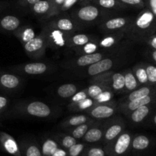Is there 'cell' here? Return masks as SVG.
<instances>
[{"mask_svg":"<svg viewBox=\"0 0 156 156\" xmlns=\"http://www.w3.org/2000/svg\"><path fill=\"white\" fill-rule=\"evenodd\" d=\"M129 31L133 37L145 41L156 31V16L152 11L145 9L130 24Z\"/></svg>","mask_w":156,"mask_h":156,"instance_id":"6da1fadb","label":"cell"},{"mask_svg":"<svg viewBox=\"0 0 156 156\" xmlns=\"http://www.w3.org/2000/svg\"><path fill=\"white\" fill-rule=\"evenodd\" d=\"M133 135L129 132L123 131L110 144L104 146L108 156H122L131 149Z\"/></svg>","mask_w":156,"mask_h":156,"instance_id":"7a4b0ae2","label":"cell"},{"mask_svg":"<svg viewBox=\"0 0 156 156\" xmlns=\"http://www.w3.org/2000/svg\"><path fill=\"white\" fill-rule=\"evenodd\" d=\"M94 82H98L109 88L113 92H123L124 91L125 79L123 73H105L96 76Z\"/></svg>","mask_w":156,"mask_h":156,"instance_id":"3957f363","label":"cell"},{"mask_svg":"<svg viewBox=\"0 0 156 156\" xmlns=\"http://www.w3.org/2000/svg\"><path fill=\"white\" fill-rule=\"evenodd\" d=\"M117 110V108L114 101H111L104 104H95L91 108L86 110V113L91 118L103 120L114 116Z\"/></svg>","mask_w":156,"mask_h":156,"instance_id":"277c9868","label":"cell"},{"mask_svg":"<svg viewBox=\"0 0 156 156\" xmlns=\"http://www.w3.org/2000/svg\"><path fill=\"white\" fill-rule=\"evenodd\" d=\"M47 46V42L45 35L41 34L25 43L24 44V48L28 55L33 56H41L44 53Z\"/></svg>","mask_w":156,"mask_h":156,"instance_id":"5b68a950","label":"cell"},{"mask_svg":"<svg viewBox=\"0 0 156 156\" xmlns=\"http://www.w3.org/2000/svg\"><path fill=\"white\" fill-rule=\"evenodd\" d=\"M156 102V91L149 94V95L145 96L141 98L136 99V100L132 101L126 102V103L120 104L118 106V109L121 111L123 114L128 115L131 111H134L140 107L144 106V105H151Z\"/></svg>","mask_w":156,"mask_h":156,"instance_id":"8992f818","label":"cell"},{"mask_svg":"<svg viewBox=\"0 0 156 156\" xmlns=\"http://www.w3.org/2000/svg\"><path fill=\"white\" fill-rule=\"evenodd\" d=\"M24 111L28 116L37 118H46L52 114V109L42 101H32L26 105Z\"/></svg>","mask_w":156,"mask_h":156,"instance_id":"52a82bcc","label":"cell"},{"mask_svg":"<svg viewBox=\"0 0 156 156\" xmlns=\"http://www.w3.org/2000/svg\"><path fill=\"white\" fill-rule=\"evenodd\" d=\"M45 35L47 44H51L53 47H63L68 45V38L65 32L59 30L56 27L47 29V33Z\"/></svg>","mask_w":156,"mask_h":156,"instance_id":"ba28073f","label":"cell"},{"mask_svg":"<svg viewBox=\"0 0 156 156\" xmlns=\"http://www.w3.org/2000/svg\"><path fill=\"white\" fill-rule=\"evenodd\" d=\"M76 18L84 22H91L97 19L100 15L98 8L92 5L81 6L75 12Z\"/></svg>","mask_w":156,"mask_h":156,"instance_id":"9c48e42d","label":"cell"},{"mask_svg":"<svg viewBox=\"0 0 156 156\" xmlns=\"http://www.w3.org/2000/svg\"><path fill=\"white\" fill-rule=\"evenodd\" d=\"M124 129L125 123L121 121V120H117L109 124V126L105 129V133L102 140L104 146L110 144L111 142L114 141L119 135H120L124 131Z\"/></svg>","mask_w":156,"mask_h":156,"instance_id":"30bf717a","label":"cell"},{"mask_svg":"<svg viewBox=\"0 0 156 156\" xmlns=\"http://www.w3.org/2000/svg\"><path fill=\"white\" fill-rule=\"evenodd\" d=\"M114 61L111 58H104L98 62L88 66L87 74L90 76H97L107 73L114 67Z\"/></svg>","mask_w":156,"mask_h":156,"instance_id":"8fae6325","label":"cell"},{"mask_svg":"<svg viewBox=\"0 0 156 156\" xmlns=\"http://www.w3.org/2000/svg\"><path fill=\"white\" fill-rule=\"evenodd\" d=\"M0 143L7 153L13 156H21L19 145L15 139L4 132H0Z\"/></svg>","mask_w":156,"mask_h":156,"instance_id":"7c38bea8","label":"cell"},{"mask_svg":"<svg viewBox=\"0 0 156 156\" xmlns=\"http://www.w3.org/2000/svg\"><path fill=\"white\" fill-rule=\"evenodd\" d=\"M156 91V85H143L141 88H136L134 91L129 93L127 96L123 98L120 101V104L126 103V102L132 101L136 100V99L141 98L145 96L149 95L152 93Z\"/></svg>","mask_w":156,"mask_h":156,"instance_id":"4fadbf2b","label":"cell"},{"mask_svg":"<svg viewBox=\"0 0 156 156\" xmlns=\"http://www.w3.org/2000/svg\"><path fill=\"white\" fill-rule=\"evenodd\" d=\"M21 79L15 75L0 72V88L7 91L15 90L21 85Z\"/></svg>","mask_w":156,"mask_h":156,"instance_id":"5bb4252c","label":"cell"},{"mask_svg":"<svg viewBox=\"0 0 156 156\" xmlns=\"http://www.w3.org/2000/svg\"><path fill=\"white\" fill-rule=\"evenodd\" d=\"M105 127L101 126H92L88 129L82 138V142L85 144H94L102 141L105 133Z\"/></svg>","mask_w":156,"mask_h":156,"instance_id":"9a60e30c","label":"cell"},{"mask_svg":"<svg viewBox=\"0 0 156 156\" xmlns=\"http://www.w3.org/2000/svg\"><path fill=\"white\" fill-rule=\"evenodd\" d=\"M105 54L96 52L94 53H89V54H82L79 57L76 58L74 62L75 66L76 67H86L98 62L101 59L105 58Z\"/></svg>","mask_w":156,"mask_h":156,"instance_id":"2e32d148","label":"cell"},{"mask_svg":"<svg viewBox=\"0 0 156 156\" xmlns=\"http://www.w3.org/2000/svg\"><path fill=\"white\" fill-rule=\"evenodd\" d=\"M152 108H153V104L144 105V106L136 108L128 114L129 120L132 123H135V124L142 123L149 115Z\"/></svg>","mask_w":156,"mask_h":156,"instance_id":"e0dca14e","label":"cell"},{"mask_svg":"<svg viewBox=\"0 0 156 156\" xmlns=\"http://www.w3.org/2000/svg\"><path fill=\"white\" fill-rule=\"evenodd\" d=\"M48 69V66L44 62H30L18 67V71L27 75H41Z\"/></svg>","mask_w":156,"mask_h":156,"instance_id":"ac0fdd59","label":"cell"},{"mask_svg":"<svg viewBox=\"0 0 156 156\" xmlns=\"http://www.w3.org/2000/svg\"><path fill=\"white\" fill-rule=\"evenodd\" d=\"M21 24V21L15 15H7L0 18V29L5 31H16Z\"/></svg>","mask_w":156,"mask_h":156,"instance_id":"d6986e66","label":"cell"},{"mask_svg":"<svg viewBox=\"0 0 156 156\" xmlns=\"http://www.w3.org/2000/svg\"><path fill=\"white\" fill-rule=\"evenodd\" d=\"M19 147L21 156H43L41 147L35 142H24Z\"/></svg>","mask_w":156,"mask_h":156,"instance_id":"ffe728a7","label":"cell"},{"mask_svg":"<svg viewBox=\"0 0 156 156\" xmlns=\"http://www.w3.org/2000/svg\"><path fill=\"white\" fill-rule=\"evenodd\" d=\"M151 140L145 135H137L133 137L131 143V149L136 152L146 150L150 146Z\"/></svg>","mask_w":156,"mask_h":156,"instance_id":"44dd1931","label":"cell"},{"mask_svg":"<svg viewBox=\"0 0 156 156\" xmlns=\"http://www.w3.org/2000/svg\"><path fill=\"white\" fill-rule=\"evenodd\" d=\"M130 24L129 18H124V17H117L107 20L105 22V27L109 30H119L125 27L127 24Z\"/></svg>","mask_w":156,"mask_h":156,"instance_id":"7402d4cb","label":"cell"},{"mask_svg":"<svg viewBox=\"0 0 156 156\" xmlns=\"http://www.w3.org/2000/svg\"><path fill=\"white\" fill-rule=\"evenodd\" d=\"M59 147H60V146L55 139L48 137L43 140L41 150L43 156H52Z\"/></svg>","mask_w":156,"mask_h":156,"instance_id":"603a6c76","label":"cell"},{"mask_svg":"<svg viewBox=\"0 0 156 156\" xmlns=\"http://www.w3.org/2000/svg\"><path fill=\"white\" fill-rule=\"evenodd\" d=\"M92 119L88 116L85 115V114H79V115L73 116V117H69L68 120L64 121L62 123V126L64 128H67V129H71V128L88 123Z\"/></svg>","mask_w":156,"mask_h":156,"instance_id":"cb8c5ba5","label":"cell"},{"mask_svg":"<svg viewBox=\"0 0 156 156\" xmlns=\"http://www.w3.org/2000/svg\"><path fill=\"white\" fill-rule=\"evenodd\" d=\"M125 79V87L123 92H131L140 86L136 78L134 76L133 70L128 69L123 72Z\"/></svg>","mask_w":156,"mask_h":156,"instance_id":"d4e9b609","label":"cell"},{"mask_svg":"<svg viewBox=\"0 0 156 156\" xmlns=\"http://www.w3.org/2000/svg\"><path fill=\"white\" fill-rule=\"evenodd\" d=\"M34 13L38 15L50 16L51 12V4L50 0H41L31 6Z\"/></svg>","mask_w":156,"mask_h":156,"instance_id":"484cf974","label":"cell"},{"mask_svg":"<svg viewBox=\"0 0 156 156\" xmlns=\"http://www.w3.org/2000/svg\"><path fill=\"white\" fill-rule=\"evenodd\" d=\"M15 34L23 44L28 42L36 37L34 30L30 26H24L18 29Z\"/></svg>","mask_w":156,"mask_h":156,"instance_id":"4316f807","label":"cell"},{"mask_svg":"<svg viewBox=\"0 0 156 156\" xmlns=\"http://www.w3.org/2000/svg\"><path fill=\"white\" fill-rule=\"evenodd\" d=\"M78 91V88L76 85L72 83L63 84L60 85L56 90L58 96L62 98H70Z\"/></svg>","mask_w":156,"mask_h":156,"instance_id":"83f0119b","label":"cell"},{"mask_svg":"<svg viewBox=\"0 0 156 156\" xmlns=\"http://www.w3.org/2000/svg\"><path fill=\"white\" fill-rule=\"evenodd\" d=\"M133 73L134 76L136 78L137 81L139 82V85H142V86L149 85L144 63L140 64V65L134 66L133 68Z\"/></svg>","mask_w":156,"mask_h":156,"instance_id":"f1b7e54d","label":"cell"},{"mask_svg":"<svg viewBox=\"0 0 156 156\" xmlns=\"http://www.w3.org/2000/svg\"><path fill=\"white\" fill-rule=\"evenodd\" d=\"M91 41V37L84 34H77L68 38V45H72L73 47H82L88 42Z\"/></svg>","mask_w":156,"mask_h":156,"instance_id":"f546056e","label":"cell"},{"mask_svg":"<svg viewBox=\"0 0 156 156\" xmlns=\"http://www.w3.org/2000/svg\"><path fill=\"white\" fill-rule=\"evenodd\" d=\"M93 121L88 122V123H83V124L79 125L77 126H75V127L71 128L69 130V133L71 136H73L74 138H76V140H81V139L83 138V136H85V134L86 133V132L88 131V129H89L91 126V125L93 124Z\"/></svg>","mask_w":156,"mask_h":156,"instance_id":"4dcf8cb0","label":"cell"},{"mask_svg":"<svg viewBox=\"0 0 156 156\" xmlns=\"http://www.w3.org/2000/svg\"><path fill=\"white\" fill-rule=\"evenodd\" d=\"M54 26L65 33L73 31L75 29V23L68 18H58L54 22Z\"/></svg>","mask_w":156,"mask_h":156,"instance_id":"1f68e13d","label":"cell"},{"mask_svg":"<svg viewBox=\"0 0 156 156\" xmlns=\"http://www.w3.org/2000/svg\"><path fill=\"white\" fill-rule=\"evenodd\" d=\"M123 34H111L104 37L101 40H100L98 43V46L103 48H111L114 47L121 38Z\"/></svg>","mask_w":156,"mask_h":156,"instance_id":"d6a6232c","label":"cell"},{"mask_svg":"<svg viewBox=\"0 0 156 156\" xmlns=\"http://www.w3.org/2000/svg\"><path fill=\"white\" fill-rule=\"evenodd\" d=\"M55 140L58 142L59 146L66 150H68L71 146L77 143V140L70 134L69 135L59 136L55 137Z\"/></svg>","mask_w":156,"mask_h":156,"instance_id":"836d02e7","label":"cell"},{"mask_svg":"<svg viewBox=\"0 0 156 156\" xmlns=\"http://www.w3.org/2000/svg\"><path fill=\"white\" fill-rule=\"evenodd\" d=\"M107 88H108L105 85H102V84L98 83V82H94V84L88 86L85 90H86L88 97L91 98H92L94 100V98H96L101 93L103 92Z\"/></svg>","mask_w":156,"mask_h":156,"instance_id":"e575fe53","label":"cell"},{"mask_svg":"<svg viewBox=\"0 0 156 156\" xmlns=\"http://www.w3.org/2000/svg\"><path fill=\"white\" fill-rule=\"evenodd\" d=\"M95 104H96L95 101H94L92 98L88 97L85 99H84V100L78 102V103L69 107V108L71 110H73V111H86V110L89 109V108H91V107L94 106Z\"/></svg>","mask_w":156,"mask_h":156,"instance_id":"d590c367","label":"cell"},{"mask_svg":"<svg viewBox=\"0 0 156 156\" xmlns=\"http://www.w3.org/2000/svg\"><path fill=\"white\" fill-rule=\"evenodd\" d=\"M95 3H97L100 7L104 9H121L125 8L126 5L118 0H95Z\"/></svg>","mask_w":156,"mask_h":156,"instance_id":"8d00e7d4","label":"cell"},{"mask_svg":"<svg viewBox=\"0 0 156 156\" xmlns=\"http://www.w3.org/2000/svg\"><path fill=\"white\" fill-rule=\"evenodd\" d=\"M105 148L100 146H87L81 156H106Z\"/></svg>","mask_w":156,"mask_h":156,"instance_id":"74e56055","label":"cell"},{"mask_svg":"<svg viewBox=\"0 0 156 156\" xmlns=\"http://www.w3.org/2000/svg\"><path fill=\"white\" fill-rule=\"evenodd\" d=\"M114 98V92L110 88H107L102 93H101L96 98L94 99L96 104H104L112 101Z\"/></svg>","mask_w":156,"mask_h":156,"instance_id":"f35d334b","label":"cell"},{"mask_svg":"<svg viewBox=\"0 0 156 156\" xmlns=\"http://www.w3.org/2000/svg\"><path fill=\"white\" fill-rule=\"evenodd\" d=\"M87 144L85 143H76L67 150L68 156H81L82 152L86 149Z\"/></svg>","mask_w":156,"mask_h":156,"instance_id":"ab89813d","label":"cell"},{"mask_svg":"<svg viewBox=\"0 0 156 156\" xmlns=\"http://www.w3.org/2000/svg\"><path fill=\"white\" fill-rule=\"evenodd\" d=\"M148 81L149 85H156V66L149 63H145Z\"/></svg>","mask_w":156,"mask_h":156,"instance_id":"60d3db41","label":"cell"},{"mask_svg":"<svg viewBox=\"0 0 156 156\" xmlns=\"http://www.w3.org/2000/svg\"><path fill=\"white\" fill-rule=\"evenodd\" d=\"M98 50V45L96 44L95 41H92L81 47V52H82V54H89V53H96Z\"/></svg>","mask_w":156,"mask_h":156,"instance_id":"b9f144b4","label":"cell"},{"mask_svg":"<svg viewBox=\"0 0 156 156\" xmlns=\"http://www.w3.org/2000/svg\"><path fill=\"white\" fill-rule=\"evenodd\" d=\"M88 97V94H87V91L85 89L77 91L74 95L70 98V103L69 105V107L72 106V105H75V104L78 103V102L84 100V99H85Z\"/></svg>","mask_w":156,"mask_h":156,"instance_id":"7bdbcfd3","label":"cell"},{"mask_svg":"<svg viewBox=\"0 0 156 156\" xmlns=\"http://www.w3.org/2000/svg\"><path fill=\"white\" fill-rule=\"evenodd\" d=\"M66 0H50L51 4V12H50V16L57 14L59 12V9Z\"/></svg>","mask_w":156,"mask_h":156,"instance_id":"ee69618b","label":"cell"},{"mask_svg":"<svg viewBox=\"0 0 156 156\" xmlns=\"http://www.w3.org/2000/svg\"><path fill=\"white\" fill-rule=\"evenodd\" d=\"M125 5L135 6L138 8H143L145 6V2L143 0H118Z\"/></svg>","mask_w":156,"mask_h":156,"instance_id":"f6af8a7d","label":"cell"},{"mask_svg":"<svg viewBox=\"0 0 156 156\" xmlns=\"http://www.w3.org/2000/svg\"><path fill=\"white\" fill-rule=\"evenodd\" d=\"M79 1V0H66L63 4H62V5L60 7V9H59V12H64V11L71 9Z\"/></svg>","mask_w":156,"mask_h":156,"instance_id":"bcb514c9","label":"cell"},{"mask_svg":"<svg viewBox=\"0 0 156 156\" xmlns=\"http://www.w3.org/2000/svg\"><path fill=\"white\" fill-rule=\"evenodd\" d=\"M145 41L147 43V44L151 48H152L153 50H156V34H154L153 35L149 37Z\"/></svg>","mask_w":156,"mask_h":156,"instance_id":"7dc6e473","label":"cell"},{"mask_svg":"<svg viewBox=\"0 0 156 156\" xmlns=\"http://www.w3.org/2000/svg\"><path fill=\"white\" fill-rule=\"evenodd\" d=\"M8 103H9V101L4 96L0 95V115L3 113V111L5 110V108H7Z\"/></svg>","mask_w":156,"mask_h":156,"instance_id":"c3c4849f","label":"cell"},{"mask_svg":"<svg viewBox=\"0 0 156 156\" xmlns=\"http://www.w3.org/2000/svg\"><path fill=\"white\" fill-rule=\"evenodd\" d=\"M41 0H19V3L22 6H32Z\"/></svg>","mask_w":156,"mask_h":156,"instance_id":"681fc988","label":"cell"},{"mask_svg":"<svg viewBox=\"0 0 156 156\" xmlns=\"http://www.w3.org/2000/svg\"><path fill=\"white\" fill-rule=\"evenodd\" d=\"M52 156H68V153H67V150H66L60 146L56 149V152Z\"/></svg>","mask_w":156,"mask_h":156,"instance_id":"f907efd6","label":"cell"},{"mask_svg":"<svg viewBox=\"0 0 156 156\" xmlns=\"http://www.w3.org/2000/svg\"><path fill=\"white\" fill-rule=\"evenodd\" d=\"M149 10L156 16V0H149Z\"/></svg>","mask_w":156,"mask_h":156,"instance_id":"816d5d0a","label":"cell"},{"mask_svg":"<svg viewBox=\"0 0 156 156\" xmlns=\"http://www.w3.org/2000/svg\"><path fill=\"white\" fill-rule=\"evenodd\" d=\"M150 56L152 57V60L156 63V50H153L150 52Z\"/></svg>","mask_w":156,"mask_h":156,"instance_id":"f5cc1de1","label":"cell"},{"mask_svg":"<svg viewBox=\"0 0 156 156\" xmlns=\"http://www.w3.org/2000/svg\"><path fill=\"white\" fill-rule=\"evenodd\" d=\"M152 123H153V124H155L156 126V114L153 117V119H152Z\"/></svg>","mask_w":156,"mask_h":156,"instance_id":"db71d44e","label":"cell"},{"mask_svg":"<svg viewBox=\"0 0 156 156\" xmlns=\"http://www.w3.org/2000/svg\"><path fill=\"white\" fill-rule=\"evenodd\" d=\"M79 1H80L82 3H83V2H87L91 1V0H79Z\"/></svg>","mask_w":156,"mask_h":156,"instance_id":"11a10c76","label":"cell"}]
</instances>
